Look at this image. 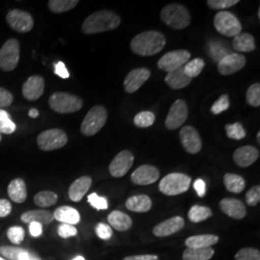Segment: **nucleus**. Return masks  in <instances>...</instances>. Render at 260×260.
I'll return each mask as SVG.
<instances>
[{"instance_id":"obj_54","label":"nucleus","mask_w":260,"mask_h":260,"mask_svg":"<svg viewBox=\"0 0 260 260\" xmlns=\"http://www.w3.org/2000/svg\"><path fill=\"white\" fill-rule=\"evenodd\" d=\"M29 233L33 237H39L43 233V224L37 222L29 223Z\"/></svg>"},{"instance_id":"obj_29","label":"nucleus","mask_w":260,"mask_h":260,"mask_svg":"<svg viewBox=\"0 0 260 260\" xmlns=\"http://www.w3.org/2000/svg\"><path fill=\"white\" fill-rule=\"evenodd\" d=\"M108 222L118 232L128 231L132 225V220L127 214L121 211H113L108 215Z\"/></svg>"},{"instance_id":"obj_22","label":"nucleus","mask_w":260,"mask_h":260,"mask_svg":"<svg viewBox=\"0 0 260 260\" xmlns=\"http://www.w3.org/2000/svg\"><path fill=\"white\" fill-rule=\"evenodd\" d=\"M92 185V178L87 176L79 177L75 181L73 182V184L69 189V197L70 199L77 203L80 202L83 199L84 196L87 194L89 191L90 187Z\"/></svg>"},{"instance_id":"obj_26","label":"nucleus","mask_w":260,"mask_h":260,"mask_svg":"<svg viewBox=\"0 0 260 260\" xmlns=\"http://www.w3.org/2000/svg\"><path fill=\"white\" fill-rule=\"evenodd\" d=\"M219 242V237L214 234H203V235H195L187 238L185 245L187 248L194 249H204V248H211L215 244Z\"/></svg>"},{"instance_id":"obj_4","label":"nucleus","mask_w":260,"mask_h":260,"mask_svg":"<svg viewBox=\"0 0 260 260\" xmlns=\"http://www.w3.org/2000/svg\"><path fill=\"white\" fill-rule=\"evenodd\" d=\"M48 104L53 111L60 114L75 113L83 107V102L80 98L65 92H57L51 94Z\"/></svg>"},{"instance_id":"obj_12","label":"nucleus","mask_w":260,"mask_h":260,"mask_svg":"<svg viewBox=\"0 0 260 260\" xmlns=\"http://www.w3.org/2000/svg\"><path fill=\"white\" fill-rule=\"evenodd\" d=\"M7 23L12 29L19 33H26L32 30L34 26V19L32 16L25 11L12 10L6 17Z\"/></svg>"},{"instance_id":"obj_46","label":"nucleus","mask_w":260,"mask_h":260,"mask_svg":"<svg viewBox=\"0 0 260 260\" xmlns=\"http://www.w3.org/2000/svg\"><path fill=\"white\" fill-rule=\"evenodd\" d=\"M88 202L96 210H105L108 208L107 200L104 197H101L95 193L88 196Z\"/></svg>"},{"instance_id":"obj_21","label":"nucleus","mask_w":260,"mask_h":260,"mask_svg":"<svg viewBox=\"0 0 260 260\" xmlns=\"http://www.w3.org/2000/svg\"><path fill=\"white\" fill-rule=\"evenodd\" d=\"M220 207L223 213L236 220H241L247 215L246 206L241 201L236 199H223L220 202Z\"/></svg>"},{"instance_id":"obj_51","label":"nucleus","mask_w":260,"mask_h":260,"mask_svg":"<svg viewBox=\"0 0 260 260\" xmlns=\"http://www.w3.org/2000/svg\"><path fill=\"white\" fill-rule=\"evenodd\" d=\"M14 102V95L5 88L0 87V109L8 107Z\"/></svg>"},{"instance_id":"obj_44","label":"nucleus","mask_w":260,"mask_h":260,"mask_svg":"<svg viewBox=\"0 0 260 260\" xmlns=\"http://www.w3.org/2000/svg\"><path fill=\"white\" fill-rule=\"evenodd\" d=\"M7 236L13 244L19 245L24 240L25 232L21 226H11L7 232Z\"/></svg>"},{"instance_id":"obj_5","label":"nucleus","mask_w":260,"mask_h":260,"mask_svg":"<svg viewBox=\"0 0 260 260\" xmlns=\"http://www.w3.org/2000/svg\"><path fill=\"white\" fill-rule=\"evenodd\" d=\"M108 118L107 110L102 106H93L90 111L87 113L81 123V133L85 136H93L98 132L103 129Z\"/></svg>"},{"instance_id":"obj_55","label":"nucleus","mask_w":260,"mask_h":260,"mask_svg":"<svg viewBox=\"0 0 260 260\" xmlns=\"http://www.w3.org/2000/svg\"><path fill=\"white\" fill-rule=\"evenodd\" d=\"M194 189H195L198 196L203 198L205 195V191H206V185H205V181L201 178L197 179L195 183H194Z\"/></svg>"},{"instance_id":"obj_2","label":"nucleus","mask_w":260,"mask_h":260,"mask_svg":"<svg viewBox=\"0 0 260 260\" xmlns=\"http://www.w3.org/2000/svg\"><path fill=\"white\" fill-rule=\"evenodd\" d=\"M121 24V18L112 11L102 10L94 12L84 20L82 31L87 35L114 30Z\"/></svg>"},{"instance_id":"obj_35","label":"nucleus","mask_w":260,"mask_h":260,"mask_svg":"<svg viewBox=\"0 0 260 260\" xmlns=\"http://www.w3.org/2000/svg\"><path fill=\"white\" fill-rule=\"evenodd\" d=\"M58 201V196L52 191H42L34 197L35 205L40 207H49L55 205Z\"/></svg>"},{"instance_id":"obj_15","label":"nucleus","mask_w":260,"mask_h":260,"mask_svg":"<svg viewBox=\"0 0 260 260\" xmlns=\"http://www.w3.org/2000/svg\"><path fill=\"white\" fill-rule=\"evenodd\" d=\"M247 63L246 57L239 53H230L218 63V72L222 75H231L241 71Z\"/></svg>"},{"instance_id":"obj_41","label":"nucleus","mask_w":260,"mask_h":260,"mask_svg":"<svg viewBox=\"0 0 260 260\" xmlns=\"http://www.w3.org/2000/svg\"><path fill=\"white\" fill-rule=\"evenodd\" d=\"M26 250L20 249L18 247L11 246H2L0 247V254H2L5 258L9 260H20L24 251Z\"/></svg>"},{"instance_id":"obj_1","label":"nucleus","mask_w":260,"mask_h":260,"mask_svg":"<svg viewBox=\"0 0 260 260\" xmlns=\"http://www.w3.org/2000/svg\"><path fill=\"white\" fill-rule=\"evenodd\" d=\"M166 45V38L158 31L140 33L130 43L131 50L140 56H152L159 53Z\"/></svg>"},{"instance_id":"obj_40","label":"nucleus","mask_w":260,"mask_h":260,"mask_svg":"<svg viewBox=\"0 0 260 260\" xmlns=\"http://www.w3.org/2000/svg\"><path fill=\"white\" fill-rule=\"evenodd\" d=\"M246 101L252 107L260 106V85L259 83L252 84L249 87L246 93Z\"/></svg>"},{"instance_id":"obj_34","label":"nucleus","mask_w":260,"mask_h":260,"mask_svg":"<svg viewBox=\"0 0 260 260\" xmlns=\"http://www.w3.org/2000/svg\"><path fill=\"white\" fill-rule=\"evenodd\" d=\"M78 3V0H50L47 5L52 13L61 14L74 9Z\"/></svg>"},{"instance_id":"obj_32","label":"nucleus","mask_w":260,"mask_h":260,"mask_svg":"<svg viewBox=\"0 0 260 260\" xmlns=\"http://www.w3.org/2000/svg\"><path fill=\"white\" fill-rule=\"evenodd\" d=\"M212 248H204V249H194L187 248L183 251L182 258L183 260H210L214 255Z\"/></svg>"},{"instance_id":"obj_52","label":"nucleus","mask_w":260,"mask_h":260,"mask_svg":"<svg viewBox=\"0 0 260 260\" xmlns=\"http://www.w3.org/2000/svg\"><path fill=\"white\" fill-rule=\"evenodd\" d=\"M12 211V205L8 200H0V218H5L9 216Z\"/></svg>"},{"instance_id":"obj_23","label":"nucleus","mask_w":260,"mask_h":260,"mask_svg":"<svg viewBox=\"0 0 260 260\" xmlns=\"http://www.w3.org/2000/svg\"><path fill=\"white\" fill-rule=\"evenodd\" d=\"M7 191H8L10 199L17 204H22L27 199L26 184L24 180L21 178L13 179L10 182Z\"/></svg>"},{"instance_id":"obj_39","label":"nucleus","mask_w":260,"mask_h":260,"mask_svg":"<svg viewBox=\"0 0 260 260\" xmlns=\"http://www.w3.org/2000/svg\"><path fill=\"white\" fill-rule=\"evenodd\" d=\"M226 135L230 139L242 140L244 139L247 135V132L243 127L240 122H234L232 124H226L224 126Z\"/></svg>"},{"instance_id":"obj_17","label":"nucleus","mask_w":260,"mask_h":260,"mask_svg":"<svg viewBox=\"0 0 260 260\" xmlns=\"http://www.w3.org/2000/svg\"><path fill=\"white\" fill-rule=\"evenodd\" d=\"M45 92V79L40 75L30 76L22 85V94L30 102L39 100Z\"/></svg>"},{"instance_id":"obj_53","label":"nucleus","mask_w":260,"mask_h":260,"mask_svg":"<svg viewBox=\"0 0 260 260\" xmlns=\"http://www.w3.org/2000/svg\"><path fill=\"white\" fill-rule=\"evenodd\" d=\"M54 69H55V75H58L59 77L63 78V79H67L70 77V73L67 70L65 64L63 62H58L54 65Z\"/></svg>"},{"instance_id":"obj_60","label":"nucleus","mask_w":260,"mask_h":260,"mask_svg":"<svg viewBox=\"0 0 260 260\" xmlns=\"http://www.w3.org/2000/svg\"><path fill=\"white\" fill-rule=\"evenodd\" d=\"M1 140H2V134L0 133V142H1Z\"/></svg>"},{"instance_id":"obj_13","label":"nucleus","mask_w":260,"mask_h":260,"mask_svg":"<svg viewBox=\"0 0 260 260\" xmlns=\"http://www.w3.org/2000/svg\"><path fill=\"white\" fill-rule=\"evenodd\" d=\"M179 139L186 151L190 154H197L203 148V142L195 127L186 125L179 131Z\"/></svg>"},{"instance_id":"obj_7","label":"nucleus","mask_w":260,"mask_h":260,"mask_svg":"<svg viewBox=\"0 0 260 260\" xmlns=\"http://www.w3.org/2000/svg\"><path fill=\"white\" fill-rule=\"evenodd\" d=\"M215 29L225 37H235L242 31L241 22L233 14L222 11L219 12L214 18Z\"/></svg>"},{"instance_id":"obj_28","label":"nucleus","mask_w":260,"mask_h":260,"mask_svg":"<svg viewBox=\"0 0 260 260\" xmlns=\"http://www.w3.org/2000/svg\"><path fill=\"white\" fill-rule=\"evenodd\" d=\"M151 205H152L151 200L149 196L147 195L130 197L125 203V206L128 210L133 212H138V213L148 212L151 208Z\"/></svg>"},{"instance_id":"obj_48","label":"nucleus","mask_w":260,"mask_h":260,"mask_svg":"<svg viewBox=\"0 0 260 260\" xmlns=\"http://www.w3.org/2000/svg\"><path fill=\"white\" fill-rule=\"evenodd\" d=\"M260 202V187L253 186L246 194V203L250 206H255Z\"/></svg>"},{"instance_id":"obj_57","label":"nucleus","mask_w":260,"mask_h":260,"mask_svg":"<svg viewBox=\"0 0 260 260\" xmlns=\"http://www.w3.org/2000/svg\"><path fill=\"white\" fill-rule=\"evenodd\" d=\"M28 115H29V117H31V118H33V119H35V118H38V117H39V111H38L37 109L33 108V109H30V111L28 113Z\"/></svg>"},{"instance_id":"obj_37","label":"nucleus","mask_w":260,"mask_h":260,"mask_svg":"<svg viewBox=\"0 0 260 260\" xmlns=\"http://www.w3.org/2000/svg\"><path fill=\"white\" fill-rule=\"evenodd\" d=\"M17 129V125L12 121L9 113L3 109H0V133L1 134H12Z\"/></svg>"},{"instance_id":"obj_45","label":"nucleus","mask_w":260,"mask_h":260,"mask_svg":"<svg viewBox=\"0 0 260 260\" xmlns=\"http://www.w3.org/2000/svg\"><path fill=\"white\" fill-rule=\"evenodd\" d=\"M206 3L211 9L225 10L238 4L239 0H208Z\"/></svg>"},{"instance_id":"obj_49","label":"nucleus","mask_w":260,"mask_h":260,"mask_svg":"<svg viewBox=\"0 0 260 260\" xmlns=\"http://www.w3.org/2000/svg\"><path fill=\"white\" fill-rule=\"evenodd\" d=\"M58 234L62 238H69L77 235V229L73 224L62 223L58 226Z\"/></svg>"},{"instance_id":"obj_8","label":"nucleus","mask_w":260,"mask_h":260,"mask_svg":"<svg viewBox=\"0 0 260 260\" xmlns=\"http://www.w3.org/2000/svg\"><path fill=\"white\" fill-rule=\"evenodd\" d=\"M37 143L39 148L42 150L51 151L65 147L68 143V136L64 130L51 128L40 133Z\"/></svg>"},{"instance_id":"obj_24","label":"nucleus","mask_w":260,"mask_h":260,"mask_svg":"<svg viewBox=\"0 0 260 260\" xmlns=\"http://www.w3.org/2000/svg\"><path fill=\"white\" fill-rule=\"evenodd\" d=\"M53 218L56 221L68 224H77L80 222V214L71 206H60L53 213Z\"/></svg>"},{"instance_id":"obj_50","label":"nucleus","mask_w":260,"mask_h":260,"mask_svg":"<svg viewBox=\"0 0 260 260\" xmlns=\"http://www.w3.org/2000/svg\"><path fill=\"white\" fill-rule=\"evenodd\" d=\"M95 233L101 239L108 240L111 238L113 231H112L110 225H108L106 223H100L95 225Z\"/></svg>"},{"instance_id":"obj_25","label":"nucleus","mask_w":260,"mask_h":260,"mask_svg":"<svg viewBox=\"0 0 260 260\" xmlns=\"http://www.w3.org/2000/svg\"><path fill=\"white\" fill-rule=\"evenodd\" d=\"M191 81H192V79L189 78L184 73L183 67L179 68L175 72L169 73L165 77V82L168 86L175 90L185 88L189 84L191 83Z\"/></svg>"},{"instance_id":"obj_19","label":"nucleus","mask_w":260,"mask_h":260,"mask_svg":"<svg viewBox=\"0 0 260 260\" xmlns=\"http://www.w3.org/2000/svg\"><path fill=\"white\" fill-rule=\"evenodd\" d=\"M259 157V150L252 146H244L233 153V161L239 167H249Z\"/></svg>"},{"instance_id":"obj_16","label":"nucleus","mask_w":260,"mask_h":260,"mask_svg":"<svg viewBox=\"0 0 260 260\" xmlns=\"http://www.w3.org/2000/svg\"><path fill=\"white\" fill-rule=\"evenodd\" d=\"M150 77V71L146 68L134 69L126 75L123 86L125 92L128 93H135L140 88L148 81Z\"/></svg>"},{"instance_id":"obj_31","label":"nucleus","mask_w":260,"mask_h":260,"mask_svg":"<svg viewBox=\"0 0 260 260\" xmlns=\"http://www.w3.org/2000/svg\"><path fill=\"white\" fill-rule=\"evenodd\" d=\"M223 184L228 191L234 194L241 193L246 187L245 179L235 174H225L223 177Z\"/></svg>"},{"instance_id":"obj_30","label":"nucleus","mask_w":260,"mask_h":260,"mask_svg":"<svg viewBox=\"0 0 260 260\" xmlns=\"http://www.w3.org/2000/svg\"><path fill=\"white\" fill-rule=\"evenodd\" d=\"M233 47L238 52H251L255 49L254 38L249 33H240L233 39Z\"/></svg>"},{"instance_id":"obj_27","label":"nucleus","mask_w":260,"mask_h":260,"mask_svg":"<svg viewBox=\"0 0 260 260\" xmlns=\"http://www.w3.org/2000/svg\"><path fill=\"white\" fill-rule=\"evenodd\" d=\"M20 219L23 223H30L32 222H37L41 224H48L52 223L54 220L53 213L47 210H30L26 211L20 216Z\"/></svg>"},{"instance_id":"obj_14","label":"nucleus","mask_w":260,"mask_h":260,"mask_svg":"<svg viewBox=\"0 0 260 260\" xmlns=\"http://www.w3.org/2000/svg\"><path fill=\"white\" fill-rule=\"evenodd\" d=\"M134 162V156L132 152L127 149L121 150L112 160L109 165V172L112 177H122L127 174Z\"/></svg>"},{"instance_id":"obj_61","label":"nucleus","mask_w":260,"mask_h":260,"mask_svg":"<svg viewBox=\"0 0 260 260\" xmlns=\"http://www.w3.org/2000/svg\"><path fill=\"white\" fill-rule=\"evenodd\" d=\"M0 260H5V259H3V258H2V257H0Z\"/></svg>"},{"instance_id":"obj_38","label":"nucleus","mask_w":260,"mask_h":260,"mask_svg":"<svg viewBox=\"0 0 260 260\" xmlns=\"http://www.w3.org/2000/svg\"><path fill=\"white\" fill-rule=\"evenodd\" d=\"M155 121V115L150 111H143L138 113L134 118V123L141 128H147L151 126Z\"/></svg>"},{"instance_id":"obj_47","label":"nucleus","mask_w":260,"mask_h":260,"mask_svg":"<svg viewBox=\"0 0 260 260\" xmlns=\"http://www.w3.org/2000/svg\"><path fill=\"white\" fill-rule=\"evenodd\" d=\"M230 107V100L229 96L226 94H223L220 96V99L218 101H216L214 103L212 107H211V112L214 115H218L221 114L222 112L228 110Z\"/></svg>"},{"instance_id":"obj_58","label":"nucleus","mask_w":260,"mask_h":260,"mask_svg":"<svg viewBox=\"0 0 260 260\" xmlns=\"http://www.w3.org/2000/svg\"><path fill=\"white\" fill-rule=\"evenodd\" d=\"M73 260H86L84 258L83 256H81V255H78V256H76Z\"/></svg>"},{"instance_id":"obj_59","label":"nucleus","mask_w":260,"mask_h":260,"mask_svg":"<svg viewBox=\"0 0 260 260\" xmlns=\"http://www.w3.org/2000/svg\"><path fill=\"white\" fill-rule=\"evenodd\" d=\"M256 137H257V142H258V144H260V132L257 133V136H256Z\"/></svg>"},{"instance_id":"obj_42","label":"nucleus","mask_w":260,"mask_h":260,"mask_svg":"<svg viewBox=\"0 0 260 260\" xmlns=\"http://www.w3.org/2000/svg\"><path fill=\"white\" fill-rule=\"evenodd\" d=\"M231 52L228 51V49H225L224 47L217 44V43H211L209 44V55L213 58L214 61L219 63L224 56L229 55Z\"/></svg>"},{"instance_id":"obj_10","label":"nucleus","mask_w":260,"mask_h":260,"mask_svg":"<svg viewBox=\"0 0 260 260\" xmlns=\"http://www.w3.org/2000/svg\"><path fill=\"white\" fill-rule=\"evenodd\" d=\"M191 54L184 49L167 52L158 61V68L166 73H172L183 67L189 61Z\"/></svg>"},{"instance_id":"obj_36","label":"nucleus","mask_w":260,"mask_h":260,"mask_svg":"<svg viewBox=\"0 0 260 260\" xmlns=\"http://www.w3.org/2000/svg\"><path fill=\"white\" fill-rule=\"evenodd\" d=\"M205 61L203 59L196 58L194 60L187 62L185 65L183 66L184 73L189 78L193 79L201 75V73L205 68Z\"/></svg>"},{"instance_id":"obj_33","label":"nucleus","mask_w":260,"mask_h":260,"mask_svg":"<svg viewBox=\"0 0 260 260\" xmlns=\"http://www.w3.org/2000/svg\"><path fill=\"white\" fill-rule=\"evenodd\" d=\"M212 216V211L209 207L202 205H194L188 213V218L192 223H200L209 219Z\"/></svg>"},{"instance_id":"obj_43","label":"nucleus","mask_w":260,"mask_h":260,"mask_svg":"<svg viewBox=\"0 0 260 260\" xmlns=\"http://www.w3.org/2000/svg\"><path fill=\"white\" fill-rule=\"evenodd\" d=\"M235 260H260V252L253 248H243L235 254Z\"/></svg>"},{"instance_id":"obj_56","label":"nucleus","mask_w":260,"mask_h":260,"mask_svg":"<svg viewBox=\"0 0 260 260\" xmlns=\"http://www.w3.org/2000/svg\"><path fill=\"white\" fill-rule=\"evenodd\" d=\"M122 260H159L157 255L153 254H142V255H131L126 256Z\"/></svg>"},{"instance_id":"obj_18","label":"nucleus","mask_w":260,"mask_h":260,"mask_svg":"<svg viewBox=\"0 0 260 260\" xmlns=\"http://www.w3.org/2000/svg\"><path fill=\"white\" fill-rule=\"evenodd\" d=\"M160 176L157 168L151 165H142L131 175V180L137 185H149L156 182Z\"/></svg>"},{"instance_id":"obj_9","label":"nucleus","mask_w":260,"mask_h":260,"mask_svg":"<svg viewBox=\"0 0 260 260\" xmlns=\"http://www.w3.org/2000/svg\"><path fill=\"white\" fill-rule=\"evenodd\" d=\"M20 46L16 39H9L0 48V69L4 72L14 71L19 64Z\"/></svg>"},{"instance_id":"obj_3","label":"nucleus","mask_w":260,"mask_h":260,"mask_svg":"<svg viewBox=\"0 0 260 260\" xmlns=\"http://www.w3.org/2000/svg\"><path fill=\"white\" fill-rule=\"evenodd\" d=\"M160 17L169 27L181 30L191 23V17L183 5L172 3L161 10Z\"/></svg>"},{"instance_id":"obj_11","label":"nucleus","mask_w":260,"mask_h":260,"mask_svg":"<svg viewBox=\"0 0 260 260\" xmlns=\"http://www.w3.org/2000/svg\"><path fill=\"white\" fill-rule=\"evenodd\" d=\"M188 118V107L184 101L177 100L171 106L167 118H166V127L168 129L175 130L181 127Z\"/></svg>"},{"instance_id":"obj_20","label":"nucleus","mask_w":260,"mask_h":260,"mask_svg":"<svg viewBox=\"0 0 260 260\" xmlns=\"http://www.w3.org/2000/svg\"><path fill=\"white\" fill-rule=\"evenodd\" d=\"M184 224H185L184 219L182 217L176 216L168 219L162 223H158L157 225L154 226L153 229V234L157 237H166L182 230Z\"/></svg>"},{"instance_id":"obj_6","label":"nucleus","mask_w":260,"mask_h":260,"mask_svg":"<svg viewBox=\"0 0 260 260\" xmlns=\"http://www.w3.org/2000/svg\"><path fill=\"white\" fill-rule=\"evenodd\" d=\"M191 177L184 174L173 173L163 177L159 183V190L166 196H177L185 193L191 184Z\"/></svg>"}]
</instances>
